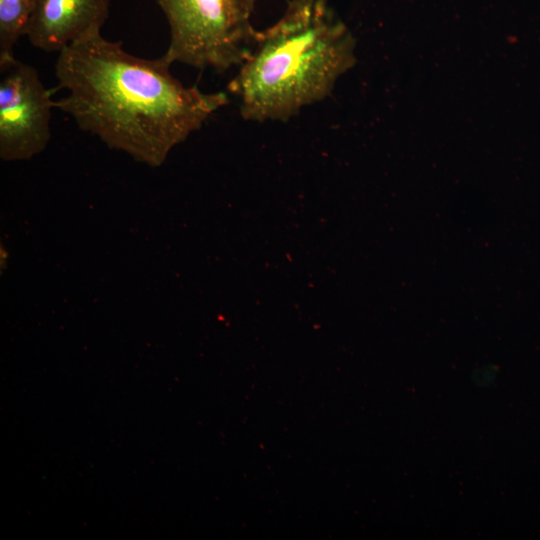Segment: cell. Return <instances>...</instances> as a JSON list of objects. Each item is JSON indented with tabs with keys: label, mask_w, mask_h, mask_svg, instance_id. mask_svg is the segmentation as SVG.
<instances>
[{
	"label": "cell",
	"mask_w": 540,
	"mask_h": 540,
	"mask_svg": "<svg viewBox=\"0 0 540 540\" xmlns=\"http://www.w3.org/2000/svg\"><path fill=\"white\" fill-rule=\"evenodd\" d=\"M170 41L164 58L196 69L225 72L246 58L255 33L257 0H156Z\"/></svg>",
	"instance_id": "3957f363"
},
{
	"label": "cell",
	"mask_w": 540,
	"mask_h": 540,
	"mask_svg": "<svg viewBox=\"0 0 540 540\" xmlns=\"http://www.w3.org/2000/svg\"><path fill=\"white\" fill-rule=\"evenodd\" d=\"M36 0H0V64L15 58L14 47L26 36Z\"/></svg>",
	"instance_id": "8992f818"
},
{
	"label": "cell",
	"mask_w": 540,
	"mask_h": 540,
	"mask_svg": "<svg viewBox=\"0 0 540 540\" xmlns=\"http://www.w3.org/2000/svg\"><path fill=\"white\" fill-rule=\"evenodd\" d=\"M171 65L163 55H132L101 34L83 39L58 53L57 89L68 94L55 108L109 147L157 166L229 102L224 92L185 86Z\"/></svg>",
	"instance_id": "6da1fadb"
},
{
	"label": "cell",
	"mask_w": 540,
	"mask_h": 540,
	"mask_svg": "<svg viewBox=\"0 0 540 540\" xmlns=\"http://www.w3.org/2000/svg\"><path fill=\"white\" fill-rule=\"evenodd\" d=\"M54 103L36 68L16 58L0 64L2 159H29L45 149Z\"/></svg>",
	"instance_id": "277c9868"
},
{
	"label": "cell",
	"mask_w": 540,
	"mask_h": 540,
	"mask_svg": "<svg viewBox=\"0 0 540 540\" xmlns=\"http://www.w3.org/2000/svg\"><path fill=\"white\" fill-rule=\"evenodd\" d=\"M110 0H36L26 37L44 52H60L101 34Z\"/></svg>",
	"instance_id": "5b68a950"
},
{
	"label": "cell",
	"mask_w": 540,
	"mask_h": 540,
	"mask_svg": "<svg viewBox=\"0 0 540 540\" xmlns=\"http://www.w3.org/2000/svg\"><path fill=\"white\" fill-rule=\"evenodd\" d=\"M355 39L327 0H289L282 16L257 30L227 89L248 121H288L323 101L355 63Z\"/></svg>",
	"instance_id": "7a4b0ae2"
}]
</instances>
